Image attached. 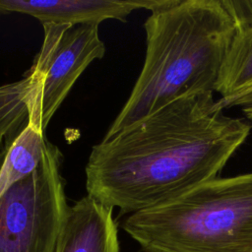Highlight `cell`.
I'll use <instances>...</instances> for the list:
<instances>
[{
  "instance_id": "cell-4",
  "label": "cell",
  "mask_w": 252,
  "mask_h": 252,
  "mask_svg": "<svg viewBox=\"0 0 252 252\" xmlns=\"http://www.w3.org/2000/svg\"><path fill=\"white\" fill-rule=\"evenodd\" d=\"M62 162L48 142L37 167L0 197V252H56L69 209Z\"/></svg>"
},
{
  "instance_id": "cell-11",
  "label": "cell",
  "mask_w": 252,
  "mask_h": 252,
  "mask_svg": "<svg viewBox=\"0 0 252 252\" xmlns=\"http://www.w3.org/2000/svg\"><path fill=\"white\" fill-rule=\"evenodd\" d=\"M231 17L237 33L252 29V0H221Z\"/></svg>"
},
{
  "instance_id": "cell-9",
  "label": "cell",
  "mask_w": 252,
  "mask_h": 252,
  "mask_svg": "<svg viewBox=\"0 0 252 252\" xmlns=\"http://www.w3.org/2000/svg\"><path fill=\"white\" fill-rule=\"evenodd\" d=\"M47 143L45 131L31 124L12 147L0 151V197L37 167Z\"/></svg>"
},
{
  "instance_id": "cell-2",
  "label": "cell",
  "mask_w": 252,
  "mask_h": 252,
  "mask_svg": "<svg viewBox=\"0 0 252 252\" xmlns=\"http://www.w3.org/2000/svg\"><path fill=\"white\" fill-rule=\"evenodd\" d=\"M144 28L143 68L103 139L181 97L216 92L237 35L221 0H164Z\"/></svg>"
},
{
  "instance_id": "cell-8",
  "label": "cell",
  "mask_w": 252,
  "mask_h": 252,
  "mask_svg": "<svg viewBox=\"0 0 252 252\" xmlns=\"http://www.w3.org/2000/svg\"><path fill=\"white\" fill-rule=\"evenodd\" d=\"M31 124L45 131L40 78L29 69L22 79L0 86V151L12 147Z\"/></svg>"
},
{
  "instance_id": "cell-6",
  "label": "cell",
  "mask_w": 252,
  "mask_h": 252,
  "mask_svg": "<svg viewBox=\"0 0 252 252\" xmlns=\"http://www.w3.org/2000/svg\"><path fill=\"white\" fill-rule=\"evenodd\" d=\"M164 0H0V15L26 14L42 24L96 25L105 20L126 22L135 10L151 12Z\"/></svg>"
},
{
  "instance_id": "cell-5",
  "label": "cell",
  "mask_w": 252,
  "mask_h": 252,
  "mask_svg": "<svg viewBox=\"0 0 252 252\" xmlns=\"http://www.w3.org/2000/svg\"><path fill=\"white\" fill-rule=\"evenodd\" d=\"M43 40L31 70L41 81V118L46 129L86 68L105 55L96 25L42 24Z\"/></svg>"
},
{
  "instance_id": "cell-3",
  "label": "cell",
  "mask_w": 252,
  "mask_h": 252,
  "mask_svg": "<svg viewBox=\"0 0 252 252\" xmlns=\"http://www.w3.org/2000/svg\"><path fill=\"white\" fill-rule=\"evenodd\" d=\"M122 228L146 252H252V171L130 214Z\"/></svg>"
},
{
  "instance_id": "cell-12",
  "label": "cell",
  "mask_w": 252,
  "mask_h": 252,
  "mask_svg": "<svg viewBox=\"0 0 252 252\" xmlns=\"http://www.w3.org/2000/svg\"><path fill=\"white\" fill-rule=\"evenodd\" d=\"M221 104L224 108L239 107L243 114L252 120V90L245 93L222 98Z\"/></svg>"
},
{
  "instance_id": "cell-1",
  "label": "cell",
  "mask_w": 252,
  "mask_h": 252,
  "mask_svg": "<svg viewBox=\"0 0 252 252\" xmlns=\"http://www.w3.org/2000/svg\"><path fill=\"white\" fill-rule=\"evenodd\" d=\"M212 93L181 97L93 146L88 195L122 214L157 207L217 177L251 127Z\"/></svg>"
},
{
  "instance_id": "cell-10",
  "label": "cell",
  "mask_w": 252,
  "mask_h": 252,
  "mask_svg": "<svg viewBox=\"0 0 252 252\" xmlns=\"http://www.w3.org/2000/svg\"><path fill=\"white\" fill-rule=\"evenodd\" d=\"M252 90V29L235 36L217 84L220 98Z\"/></svg>"
},
{
  "instance_id": "cell-7",
  "label": "cell",
  "mask_w": 252,
  "mask_h": 252,
  "mask_svg": "<svg viewBox=\"0 0 252 252\" xmlns=\"http://www.w3.org/2000/svg\"><path fill=\"white\" fill-rule=\"evenodd\" d=\"M112 212L89 195L69 206L56 252H119Z\"/></svg>"
}]
</instances>
